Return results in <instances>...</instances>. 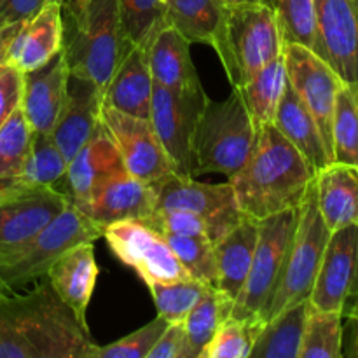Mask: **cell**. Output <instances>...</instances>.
<instances>
[{"label": "cell", "mask_w": 358, "mask_h": 358, "mask_svg": "<svg viewBox=\"0 0 358 358\" xmlns=\"http://www.w3.org/2000/svg\"><path fill=\"white\" fill-rule=\"evenodd\" d=\"M90 327L56 296L48 278L0 292V358H90Z\"/></svg>", "instance_id": "6da1fadb"}, {"label": "cell", "mask_w": 358, "mask_h": 358, "mask_svg": "<svg viewBox=\"0 0 358 358\" xmlns=\"http://www.w3.org/2000/svg\"><path fill=\"white\" fill-rule=\"evenodd\" d=\"M315 178L313 168L275 124L259 131L247 163L227 178L245 217L262 220L299 208Z\"/></svg>", "instance_id": "7a4b0ae2"}, {"label": "cell", "mask_w": 358, "mask_h": 358, "mask_svg": "<svg viewBox=\"0 0 358 358\" xmlns=\"http://www.w3.org/2000/svg\"><path fill=\"white\" fill-rule=\"evenodd\" d=\"M283 45L275 10L264 2H243L227 6L226 20L212 48L231 86L241 87L262 66L283 55Z\"/></svg>", "instance_id": "3957f363"}, {"label": "cell", "mask_w": 358, "mask_h": 358, "mask_svg": "<svg viewBox=\"0 0 358 358\" xmlns=\"http://www.w3.org/2000/svg\"><path fill=\"white\" fill-rule=\"evenodd\" d=\"M131 48L121 23L119 0H90L83 20L63 27V52L70 73L93 80L101 91Z\"/></svg>", "instance_id": "277c9868"}, {"label": "cell", "mask_w": 358, "mask_h": 358, "mask_svg": "<svg viewBox=\"0 0 358 358\" xmlns=\"http://www.w3.org/2000/svg\"><path fill=\"white\" fill-rule=\"evenodd\" d=\"M257 140V129L236 90L226 100L208 98L192 136L194 177L203 173L233 177L252 156Z\"/></svg>", "instance_id": "5b68a950"}, {"label": "cell", "mask_w": 358, "mask_h": 358, "mask_svg": "<svg viewBox=\"0 0 358 358\" xmlns=\"http://www.w3.org/2000/svg\"><path fill=\"white\" fill-rule=\"evenodd\" d=\"M101 234L98 224L69 205L34 238L0 252V292L24 290L41 282L63 252L84 241H96Z\"/></svg>", "instance_id": "8992f818"}, {"label": "cell", "mask_w": 358, "mask_h": 358, "mask_svg": "<svg viewBox=\"0 0 358 358\" xmlns=\"http://www.w3.org/2000/svg\"><path fill=\"white\" fill-rule=\"evenodd\" d=\"M329 236L331 231L322 219L317 205V189L315 182H311L299 206V220H297L294 240L287 252L282 275L271 297L262 308L259 320L268 324L285 308L310 299Z\"/></svg>", "instance_id": "52a82bcc"}, {"label": "cell", "mask_w": 358, "mask_h": 358, "mask_svg": "<svg viewBox=\"0 0 358 358\" xmlns=\"http://www.w3.org/2000/svg\"><path fill=\"white\" fill-rule=\"evenodd\" d=\"M299 208L280 212L268 219L259 220V240L255 247L254 261L248 271L247 282L233 306V317L240 320H259L262 308L271 297L283 264L287 252L294 240Z\"/></svg>", "instance_id": "ba28073f"}, {"label": "cell", "mask_w": 358, "mask_h": 358, "mask_svg": "<svg viewBox=\"0 0 358 358\" xmlns=\"http://www.w3.org/2000/svg\"><path fill=\"white\" fill-rule=\"evenodd\" d=\"M150 187L156 210H185L203 217L208 224L212 243H217L245 217L238 208L229 182L203 184L194 177L171 173L150 184Z\"/></svg>", "instance_id": "9c48e42d"}, {"label": "cell", "mask_w": 358, "mask_h": 358, "mask_svg": "<svg viewBox=\"0 0 358 358\" xmlns=\"http://www.w3.org/2000/svg\"><path fill=\"white\" fill-rule=\"evenodd\" d=\"M208 96L203 87L175 91L154 83L149 119L175 173L184 177H194L192 136Z\"/></svg>", "instance_id": "30bf717a"}, {"label": "cell", "mask_w": 358, "mask_h": 358, "mask_svg": "<svg viewBox=\"0 0 358 358\" xmlns=\"http://www.w3.org/2000/svg\"><path fill=\"white\" fill-rule=\"evenodd\" d=\"M101 238H105L112 254L122 264L135 269L145 285L191 278L166 240L143 222L121 220L108 224Z\"/></svg>", "instance_id": "8fae6325"}, {"label": "cell", "mask_w": 358, "mask_h": 358, "mask_svg": "<svg viewBox=\"0 0 358 358\" xmlns=\"http://www.w3.org/2000/svg\"><path fill=\"white\" fill-rule=\"evenodd\" d=\"M287 79L320 128L332 159V115L343 79L313 49L303 44L283 45Z\"/></svg>", "instance_id": "7c38bea8"}, {"label": "cell", "mask_w": 358, "mask_h": 358, "mask_svg": "<svg viewBox=\"0 0 358 358\" xmlns=\"http://www.w3.org/2000/svg\"><path fill=\"white\" fill-rule=\"evenodd\" d=\"M310 303L343 317L358 303V224L331 233Z\"/></svg>", "instance_id": "4fadbf2b"}, {"label": "cell", "mask_w": 358, "mask_h": 358, "mask_svg": "<svg viewBox=\"0 0 358 358\" xmlns=\"http://www.w3.org/2000/svg\"><path fill=\"white\" fill-rule=\"evenodd\" d=\"M101 124L117 147L124 170L131 177L154 184L175 173L170 157L164 152L150 119L135 117L101 105Z\"/></svg>", "instance_id": "5bb4252c"}, {"label": "cell", "mask_w": 358, "mask_h": 358, "mask_svg": "<svg viewBox=\"0 0 358 358\" xmlns=\"http://www.w3.org/2000/svg\"><path fill=\"white\" fill-rule=\"evenodd\" d=\"M317 21L315 52L343 83H358V10L353 0H313Z\"/></svg>", "instance_id": "9a60e30c"}, {"label": "cell", "mask_w": 358, "mask_h": 358, "mask_svg": "<svg viewBox=\"0 0 358 358\" xmlns=\"http://www.w3.org/2000/svg\"><path fill=\"white\" fill-rule=\"evenodd\" d=\"M76 208L103 229L108 224L121 220L147 222L156 206L150 184L122 170L101 180Z\"/></svg>", "instance_id": "2e32d148"}, {"label": "cell", "mask_w": 358, "mask_h": 358, "mask_svg": "<svg viewBox=\"0 0 358 358\" xmlns=\"http://www.w3.org/2000/svg\"><path fill=\"white\" fill-rule=\"evenodd\" d=\"M70 205L63 191L42 187L0 199V252L34 238Z\"/></svg>", "instance_id": "e0dca14e"}, {"label": "cell", "mask_w": 358, "mask_h": 358, "mask_svg": "<svg viewBox=\"0 0 358 358\" xmlns=\"http://www.w3.org/2000/svg\"><path fill=\"white\" fill-rule=\"evenodd\" d=\"M103 91L93 80L70 73L66 100L51 138L69 163L96 133L101 122Z\"/></svg>", "instance_id": "ac0fdd59"}, {"label": "cell", "mask_w": 358, "mask_h": 358, "mask_svg": "<svg viewBox=\"0 0 358 358\" xmlns=\"http://www.w3.org/2000/svg\"><path fill=\"white\" fill-rule=\"evenodd\" d=\"M70 70L63 49L42 66L23 73L21 110L35 133L51 135L65 105Z\"/></svg>", "instance_id": "d6986e66"}, {"label": "cell", "mask_w": 358, "mask_h": 358, "mask_svg": "<svg viewBox=\"0 0 358 358\" xmlns=\"http://www.w3.org/2000/svg\"><path fill=\"white\" fill-rule=\"evenodd\" d=\"M122 170L124 164L117 147L100 122V128L91 136L90 142L66 164L59 191L65 192L70 205L76 206L83 203L101 180Z\"/></svg>", "instance_id": "ffe728a7"}, {"label": "cell", "mask_w": 358, "mask_h": 358, "mask_svg": "<svg viewBox=\"0 0 358 358\" xmlns=\"http://www.w3.org/2000/svg\"><path fill=\"white\" fill-rule=\"evenodd\" d=\"M93 243L94 241H84L73 245L52 262L45 275L56 296L73 311V315L83 324H87L86 311L98 280V264L94 259Z\"/></svg>", "instance_id": "44dd1931"}, {"label": "cell", "mask_w": 358, "mask_h": 358, "mask_svg": "<svg viewBox=\"0 0 358 358\" xmlns=\"http://www.w3.org/2000/svg\"><path fill=\"white\" fill-rule=\"evenodd\" d=\"M63 49V3L52 2L28 21L10 44L7 63L30 72L48 63Z\"/></svg>", "instance_id": "7402d4cb"}, {"label": "cell", "mask_w": 358, "mask_h": 358, "mask_svg": "<svg viewBox=\"0 0 358 358\" xmlns=\"http://www.w3.org/2000/svg\"><path fill=\"white\" fill-rule=\"evenodd\" d=\"M154 79L147 48L133 45L103 90V103L135 117H150Z\"/></svg>", "instance_id": "603a6c76"}, {"label": "cell", "mask_w": 358, "mask_h": 358, "mask_svg": "<svg viewBox=\"0 0 358 358\" xmlns=\"http://www.w3.org/2000/svg\"><path fill=\"white\" fill-rule=\"evenodd\" d=\"M257 240L259 220L243 217L229 233L213 243L217 259L215 289L234 303L247 282Z\"/></svg>", "instance_id": "cb8c5ba5"}, {"label": "cell", "mask_w": 358, "mask_h": 358, "mask_svg": "<svg viewBox=\"0 0 358 358\" xmlns=\"http://www.w3.org/2000/svg\"><path fill=\"white\" fill-rule=\"evenodd\" d=\"M317 205L329 231L358 224V166L329 163L315 173Z\"/></svg>", "instance_id": "d4e9b609"}, {"label": "cell", "mask_w": 358, "mask_h": 358, "mask_svg": "<svg viewBox=\"0 0 358 358\" xmlns=\"http://www.w3.org/2000/svg\"><path fill=\"white\" fill-rule=\"evenodd\" d=\"M189 49L191 42L173 27L164 24L147 45V58L154 83L175 91H192L201 87Z\"/></svg>", "instance_id": "484cf974"}, {"label": "cell", "mask_w": 358, "mask_h": 358, "mask_svg": "<svg viewBox=\"0 0 358 358\" xmlns=\"http://www.w3.org/2000/svg\"><path fill=\"white\" fill-rule=\"evenodd\" d=\"M273 124L299 150L301 156L308 161L315 173L332 163L317 121L290 84H287L282 101L276 108Z\"/></svg>", "instance_id": "4316f807"}, {"label": "cell", "mask_w": 358, "mask_h": 358, "mask_svg": "<svg viewBox=\"0 0 358 358\" xmlns=\"http://www.w3.org/2000/svg\"><path fill=\"white\" fill-rule=\"evenodd\" d=\"M66 161L51 135L35 133L34 145L23 168L10 177L0 178V199L42 187L59 189L66 171Z\"/></svg>", "instance_id": "83f0119b"}, {"label": "cell", "mask_w": 358, "mask_h": 358, "mask_svg": "<svg viewBox=\"0 0 358 358\" xmlns=\"http://www.w3.org/2000/svg\"><path fill=\"white\" fill-rule=\"evenodd\" d=\"M226 0H164V21L191 44H215L226 20Z\"/></svg>", "instance_id": "f1b7e54d"}, {"label": "cell", "mask_w": 358, "mask_h": 358, "mask_svg": "<svg viewBox=\"0 0 358 358\" xmlns=\"http://www.w3.org/2000/svg\"><path fill=\"white\" fill-rule=\"evenodd\" d=\"M287 84H289V79H287L285 58L280 55L278 58L262 66L247 84L241 87H233L240 93L241 101L257 133L264 126L273 124L276 108L282 101Z\"/></svg>", "instance_id": "f546056e"}, {"label": "cell", "mask_w": 358, "mask_h": 358, "mask_svg": "<svg viewBox=\"0 0 358 358\" xmlns=\"http://www.w3.org/2000/svg\"><path fill=\"white\" fill-rule=\"evenodd\" d=\"M310 308V299L301 301L271 318L259 334L250 358H299Z\"/></svg>", "instance_id": "4dcf8cb0"}, {"label": "cell", "mask_w": 358, "mask_h": 358, "mask_svg": "<svg viewBox=\"0 0 358 358\" xmlns=\"http://www.w3.org/2000/svg\"><path fill=\"white\" fill-rule=\"evenodd\" d=\"M332 161L358 166V83H343L336 96Z\"/></svg>", "instance_id": "1f68e13d"}, {"label": "cell", "mask_w": 358, "mask_h": 358, "mask_svg": "<svg viewBox=\"0 0 358 358\" xmlns=\"http://www.w3.org/2000/svg\"><path fill=\"white\" fill-rule=\"evenodd\" d=\"M234 301L213 287L185 317L184 327L187 334L189 358H201L203 350L224 320L233 313Z\"/></svg>", "instance_id": "d6a6232c"}, {"label": "cell", "mask_w": 358, "mask_h": 358, "mask_svg": "<svg viewBox=\"0 0 358 358\" xmlns=\"http://www.w3.org/2000/svg\"><path fill=\"white\" fill-rule=\"evenodd\" d=\"M343 315L311 306L299 358H343Z\"/></svg>", "instance_id": "836d02e7"}, {"label": "cell", "mask_w": 358, "mask_h": 358, "mask_svg": "<svg viewBox=\"0 0 358 358\" xmlns=\"http://www.w3.org/2000/svg\"><path fill=\"white\" fill-rule=\"evenodd\" d=\"M147 287L152 294L157 315L166 318L170 324L171 322H184L192 308L210 292V289H213L208 283H203L194 278L150 283Z\"/></svg>", "instance_id": "e575fe53"}, {"label": "cell", "mask_w": 358, "mask_h": 358, "mask_svg": "<svg viewBox=\"0 0 358 358\" xmlns=\"http://www.w3.org/2000/svg\"><path fill=\"white\" fill-rule=\"evenodd\" d=\"M264 325L261 320H240L229 315L205 346L201 358H250Z\"/></svg>", "instance_id": "d590c367"}, {"label": "cell", "mask_w": 358, "mask_h": 358, "mask_svg": "<svg viewBox=\"0 0 358 358\" xmlns=\"http://www.w3.org/2000/svg\"><path fill=\"white\" fill-rule=\"evenodd\" d=\"M35 131L24 112H13L0 126V178L10 177L23 168L34 145Z\"/></svg>", "instance_id": "8d00e7d4"}, {"label": "cell", "mask_w": 358, "mask_h": 358, "mask_svg": "<svg viewBox=\"0 0 358 358\" xmlns=\"http://www.w3.org/2000/svg\"><path fill=\"white\" fill-rule=\"evenodd\" d=\"M276 14L285 44H303L317 48V21L313 0H262Z\"/></svg>", "instance_id": "74e56055"}, {"label": "cell", "mask_w": 358, "mask_h": 358, "mask_svg": "<svg viewBox=\"0 0 358 358\" xmlns=\"http://www.w3.org/2000/svg\"><path fill=\"white\" fill-rule=\"evenodd\" d=\"M121 23L133 45L147 48L166 24L163 0H119Z\"/></svg>", "instance_id": "f35d334b"}, {"label": "cell", "mask_w": 358, "mask_h": 358, "mask_svg": "<svg viewBox=\"0 0 358 358\" xmlns=\"http://www.w3.org/2000/svg\"><path fill=\"white\" fill-rule=\"evenodd\" d=\"M170 245L173 254L182 262L191 278L215 287L217 259L215 247L208 238L177 236V234H161Z\"/></svg>", "instance_id": "ab89813d"}, {"label": "cell", "mask_w": 358, "mask_h": 358, "mask_svg": "<svg viewBox=\"0 0 358 358\" xmlns=\"http://www.w3.org/2000/svg\"><path fill=\"white\" fill-rule=\"evenodd\" d=\"M168 324L170 322L166 318L157 315L149 324L124 336L119 341L103 346L94 345L90 352V358H147Z\"/></svg>", "instance_id": "60d3db41"}, {"label": "cell", "mask_w": 358, "mask_h": 358, "mask_svg": "<svg viewBox=\"0 0 358 358\" xmlns=\"http://www.w3.org/2000/svg\"><path fill=\"white\" fill-rule=\"evenodd\" d=\"M143 224L152 227L159 234L208 238L206 220L196 213L185 212V210H154L152 215Z\"/></svg>", "instance_id": "b9f144b4"}, {"label": "cell", "mask_w": 358, "mask_h": 358, "mask_svg": "<svg viewBox=\"0 0 358 358\" xmlns=\"http://www.w3.org/2000/svg\"><path fill=\"white\" fill-rule=\"evenodd\" d=\"M23 96V72L16 66L0 65V126L16 108L21 107Z\"/></svg>", "instance_id": "7bdbcfd3"}, {"label": "cell", "mask_w": 358, "mask_h": 358, "mask_svg": "<svg viewBox=\"0 0 358 358\" xmlns=\"http://www.w3.org/2000/svg\"><path fill=\"white\" fill-rule=\"evenodd\" d=\"M147 358H189L184 322H171L159 336Z\"/></svg>", "instance_id": "ee69618b"}, {"label": "cell", "mask_w": 358, "mask_h": 358, "mask_svg": "<svg viewBox=\"0 0 358 358\" xmlns=\"http://www.w3.org/2000/svg\"><path fill=\"white\" fill-rule=\"evenodd\" d=\"M52 2L63 0H0V24L24 23Z\"/></svg>", "instance_id": "f6af8a7d"}, {"label": "cell", "mask_w": 358, "mask_h": 358, "mask_svg": "<svg viewBox=\"0 0 358 358\" xmlns=\"http://www.w3.org/2000/svg\"><path fill=\"white\" fill-rule=\"evenodd\" d=\"M343 318H346V329H343V357L358 358V303Z\"/></svg>", "instance_id": "bcb514c9"}, {"label": "cell", "mask_w": 358, "mask_h": 358, "mask_svg": "<svg viewBox=\"0 0 358 358\" xmlns=\"http://www.w3.org/2000/svg\"><path fill=\"white\" fill-rule=\"evenodd\" d=\"M90 0H63V27H73L84 16Z\"/></svg>", "instance_id": "7dc6e473"}, {"label": "cell", "mask_w": 358, "mask_h": 358, "mask_svg": "<svg viewBox=\"0 0 358 358\" xmlns=\"http://www.w3.org/2000/svg\"><path fill=\"white\" fill-rule=\"evenodd\" d=\"M23 23H10V24H0V65L7 63V55H9L10 44H13L14 37L20 31Z\"/></svg>", "instance_id": "c3c4849f"}, {"label": "cell", "mask_w": 358, "mask_h": 358, "mask_svg": "<svg viewBox=\"0 0 358 358\" xmlns=\"http://www.w3.org/2000/svg\"><path fill=\"white\" fill-rule=\"evenodd\" d=\"M227 3H243V2H262V0H226Z\"/></svg>", "instance_id": "681fc988"}, {"label": "cell", "mask_w": 358, "mask_h": 358, "mask_svg": "<svg viewBox=\"0 0 358 358\" xmlns=\"http://www.w3.org/2000/svg\"><path fill=\"white\" fill-rule=\"evenodd\" d=\"M353 3H355V7H357V10H358V0H353Z\"/></svg>", "instance_id": "f907efd6"}, {"label": "cell", "mask_w": 358, "mask_h": 358, "mask_svg": "<svg viewBox=\"0 0 358 358\" xmlns=\"http://www.w3.org/2000/svg\"><path fill=\"white\" fill-rule=\"evenodd\" d=\"M163 2H164V0H163Z\"/></svg>", "instance_id": "816d5d0a"}]
</instances>
